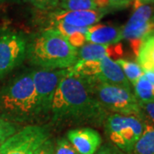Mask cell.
<instances>
[{
	"instance_id": "cell-1",
	"label": "cell",
	"mask_w": 154,
	"mask_h": 154,
	"mask_svg": "<svg viewBox=\"0 0 154 154\" xmlns=\"http://www.w3.org/2000/svg\"><path fill=\"white\" fill-rule=\"evenodd\" d=\"M109 115L95 99L88 82L69 71L56 90L50 117L56 126H101Z\"/></svg>"
},
{
	"instance_id": "cell-2",
	"label": "cell",
	"mask_w": 154,
	"mask_h": 154,
	"mask_svg": "<svg viewBox=\"0 0 154 154\" xmlns=\"http://www.w3.org/2000/svg\"><path fill=\"white\" fill-rule=\"evenodd\" d=\"M0 117L19 125H33L42 119L32 71L19 74L0 87Z\"/></svg>"
},
{
	"instance_id": "cell-3",
	"label": "cell",
	"mask_w": 154,
	"mask_h": 154,
	"mask_svg": "<svg viewBox=\"0 0 154 154\" xmlns=\"http://www.w3.org/2000/svg\"><path fill=\"white\" fill-rule=\"evenodd\" d=\"M27 58L44 69H68L79 61L77 49L58 31L47 28L28 42Z\"/></svg>"
},
{
	"instance_id": "cell-4",
	"label": "cell",
	"mask_w": 154,
	"mask_h": 154,
	"mask_svg": "<svg viewBox=\"0 0 154 154\" xmlns=\"http://www.w3.org/2000/svg\"><path fill=\"white\" fill-rule=\"evenodd\" d=\"M95 99L109 114L134 116L145 121L142 110L131 90L84 78Z\"/></svg>"
},
{
	"instance_id": "cell-5",
	"label": "cell",
	"mask_w": 154,
	"mask_h": 154,
	"mask_svg": "<svg viewBox=\"0 0 154 154\" xmlns=\"http://www.w3.org/2000/svg\"><path fill=\"white\" fill-rule=\"evenodd\" d=\"M69 71L88 80L132 89L121 67L109 57L98 60L78 61L69 69Z\"/></svg>"
},
{
	"instance_id": "cell-6",
	"label": "cell",
	"mask_w": 154,
	"mask_h": 154,
	"mask_svg": "<svg viewBox=\"0 0 154 154\" xmlns=\"http://www.w3.org/2000/svg\"><path fill=\"white\" fill-rule=\"evenodd\" d=\"M104 125L110 141L125 153L132 152L144 129V122L134 116L110 114Z\"/></svg>"
},
{
	"instance_id": "cell-7",
	"label": "cell",
	"mask_w": 154,
	"mask_h": 154,
	"mask_svg": "<svg viewBox=\"0 0 154 154\" xmlns=\"http://www.w3.org/2000/svg\"><path fill=\"white\" fill-rule=\"evenodd\" d=\"M28 41L22 32L0 29V77L11 73L27 58Z\"/></svg>"
},
{
	"instance_id": "cell-8",
	"label": "cell",
	"mask_w": 154,
	"mask_h": 154,
	"mask_svg": "<svg viewBox=\"0 0 154 154\" xmlns=\"http://www.w3.org/2000/svg\"><path fill=\"white\" fill-rule=\"evenodd\" d=\"M51 132L46 125H27L0 146V154H35L50 139Z\"/></svg>"
},
{
	"instance_id": "cell-9",
	"label": "cell",
	"mask_w": 154,
	"mask_h": 154,
	"mask_svg": "<svg viewBox=\"0 0 154 154\" xmlns=\"http://www.w3.org/2000/svg\"><path fill=\"white\" fill-rule=\"evenodd\" d=\"M68 69H44L32 71L33 87L42 119L50 117L52 100L60 82L69 74Z\"/></svg>"
},
{
	"instance_id": "cell-10",
	"label": "cell",
	"mask_w": 154,
	"mask_h": 154,
	"mask_svg": "<svg viewBox=\"0 0 154 154\" xmlns=\"http://www.w3.org/2000/svg\"><path fill=\"white\" fill-rule=\"evenodd\" d=\"M154 32V7L141 5L134 10L132 16L122 27V38L129 42L143 40Z\"/></svg>"
},
{
	"instance_id": "cell-11",
	"label": "cell",
	"mask_w": 154,
	"mask_h": 154,
	"mask_svg": "<svg viewBox=\"0 0 154 154\" xmlns=\"http://www.w3.org/2000/svg\"><path fill=\"white\" fill-rule=\"evenodd\" d=\"M108 9H97L88 11H54L50 12L51 22H62L78 28H88L97 24L108 12Z\"/></svg>"
},
{
	"instance_id": "cell-12",
	"label": "cell",
	"mask_w": 154,
	"mask_h": 154,
	"mask_svg": "<svg viewBox=\"0 0 154 154\" xmlns=\"http://www.w3.org/2000/svg\"><path fill=\"white\" fill-rule=\"evenodd\" d=\"M66 139L79 154H95L102 144L100 134L89 127L70 129Z\"/></svg>"
},
{
	"instance_id": "cell-13",
	"label": "cell",
	"mask_w": 154,
	"mask_h": 154,
	"mask_svg": "<svg viewBox=\"0 0 154 154\" xmlns=\"http://www.w3.org/2000/svg\"><path fill=\"white\" fill-rule=\"evenodd\" d=\"M122 39V27L94 24L88 28L86 40L90 43L99 45H114L120 43Z\"/></svg>"
},
{
	"instance_id": "cell-14",
	"label": "cell",
	"mask_w": 154,
	"mask_h": 154,
	"mask_svg": "<svg viewBox=\"0 0 154 154\" xmlns=\"http://www.w3.org/2000/svg\"><path fill=\"white\" fill-rule=\"evenodd\" d=\"M123 55V47L121 43L114 45H99L94 43H85L77 49L79 61L98 60L105 57H122Z\"/></svg>"
},
{
	"instance_id": "cell-15",
	"label": "cell",
	"mask_w": 154,
	"mask_h": 154,
	"mask_svg": "<svg viewBox=\"0 0 154 154\" xmlns=\"http://www.w3.org/2000/svg\"><path fill=\"white\" fill-rule=\"evenodd\" d=\"M136 57L143 71L154 72V32L144 38Z\"/></svg>"
},
{
	"instance_id": "cell-16",
	"label": "cell",
	"mask_w": 154,
	"mask_h": 154,
	"mask_svg": "<svg viewBox=\"0 0 154 154\" xmlns=\"http://www.w3.org/2000/svg\"><path fill=\"white\" fill-rule=\"evenodd\" d=\"M132 154H154V125L144 121V129L134 146Z\"/></svg>"
},
{
	"instance_id": "cell-17",
	"label": "cell",
	"mask_w": 154,
	"mask_h": 154,
	"mask_svg": "<svg viewBox=\"0 0 154 154\" xmlns=\"http://www.w3.org/2000/svg\"><path fill=\"white\" fill-rule=\"evenodd\" d=\"M134 88V96L139 103L154 101V85L150 82L144 75L138 80Z\"/></svg>"
},
{
	"instance_id": "cell-18",
	"label": "cell",
	"mask_w": 154,
	"mask_h": 154,
	"mask_svg": "<svg viewBox=\"0 0 154 154\" xmlns=\"http://www.w3.org/2000/svg\"><path fill=\"white\" fill-rule=\"evenodd\" d=\"M121 67L125 76L133 87L137 82L138 80L144 75L143 69L138 63L126 59H117L116 61Z\"/></svg>"
},
{
	"instance_id": "cell-19",
	"label": "cell",
	"mask_w": 154,
	"mask_h": 154,
	"mask_svg": "<svg viewBox=\"0 0 154 154\" xmlns=\"http://www.w3.org/2000/svg\"><path fill=\"white\" fill-rule=\"evenodd\" d=\"M59 7L64 11L97 10L94 0H59Z\"/></svg>"
},
{
	"instance_id": "cell-20",
	"label": "cell",
	"mask_w": 154,
	"mask_h": 154,
	"mask_svg": "<svg viewBox=\"0 0 154 154\" xmlns=\"http://www.w3.org/2000/svg\"><path fill=\"white\" fill-rule=\"evenodd\" d=\"M22 128L21 125L6 121L0 117V146L5 142L9 138Z\"/></svg>"
},
{
	"instance_id": "cell-21",
	"label": "cell",
	"mask_w": 154,
	"mask_h": 154,
	"mask_svg": "<svg viewBox=\"0 0 154 154\" xmlns=\"http://www.w3.org/2000/svg\"><path fill=\"white\" fill-rule=\"evenodd\" d=\"M40 11H48L59 7V0H22Z\"/></svg>"
},
{
	"instance_id": "cell-22",
	"label": "cell",
	"mask_w": 154,
	"mask_h": 154,
	"mask_svg": "<svg viewBox=\"0 0 154 154\" xmlns=\"http://www.w3.org/2000/svg\"><path fill=\"white\" fill-rule=\"evenodd\" d=\"M54 154H79L66 138L57 140L55 145Z\"/></svg>"
},
{
	"instance_id": "cell-23",
	"label": "cell",
	"mask_w": 154,
	"mask_h": 154,
	"mask_svg": "<svg viewBox=\"0 0 154 154\" xmlns=\"http://www.w3.org/2000/svg\"><path fill=\"white\" fill-rule=\"evenodd\" d=\"M67 38H68L69 44L71 45L73 47L78 49V48L82 47L83 45L85 44V42H86V34L84 33H82V32H78V33L72 34Z\"/></svg>"
},
{
	"instance_id": "cell-24",
	"label": "cell",
	"mask_w": 154,
	"mask_h": 154,
	"mask_svg": "<svg viewBox=\"0 0 154 154\" xmlns=\"http://www.w3.org/2000/svg\"><path fill=\"white\" fill-rule=\"evenodd\" d=\"M145 117H147L150 122L154 125V101L146 103H139Z\"/></svg>"
},
{
	"instance_id": "cell-25",
	"label": "cell",
	"mask_w": 154,
	"mask_h": 154,
	"mask_svg": "<svg viewBox=\"0 0 154 154\" xmlns=\"http://www.w3.org/2000/svg\"><path fill=\"white\" fill-rule=\"evenodd\" d=\"M55 145L51 140L48 139L35 152V154H54Z\"/></svg>"
},
{
	"instance_id": "cell-26",
	"label": "cell",
	"mask_w": 154,
	"mask_h": 154,
	"mask_svg": "<svg viewBox=\"0 0 154 154\" xmlns=\"http://www.w3.org/2000/svg\"><path fill=\"white\" fill-rule=\"evenodd\" d=\"M95 154H123L120 150L110 144H105V146H100L98 152Z\"/></svg>"
},
{
	"instance_id": "cell-27",
	"label": "cell",
	"mask_w": 154,
	"mask_h": 154,
	"mask_svg": "<svg viewBox=\"0 0 154 154\" xmlns=\"http://www.w3.org/2000/svg\"><path fill=\"white\" fill-rule=\"evenodd\" d=\"M133 0H109L110 9H123L132 4Z\"/></svg>"
},
{
	"instance_id": "cell-28",
	"label": "cell",
	"mask_w": 154,
	"mask_h": 154,
	"mask_svg": "<svg viewBox=\"0 0 154 154\" xmlns=\"http://www.w3.org/2000/svg\"><path fill=\"white\" fill-rule=\"evenodd\" d=\"M134 10L141 5H150L154 4V0H133L132 1Z\"/></svg>"
},
{
	"instance_id": "cell-29",
	"label": "cell",
	"mask_w": 154,
	"mask_h": 154,
	"mask_svg": "<svg viewBox=\"0 0 154 154\" xmlns=\"http://www.w3.org/2000/svg\"><path fill=\"white\" fill-rule=\"evenodd\" d=\"M144 75L148 80L150 82L154 85V72L152 71H144Z\"/></svg>"
},
{
	"instance_id": "cell-30",
	"label": "cell",
	"mask_w": 154,
	"mask_h": 154,
	"mask_svg": "<svg viewBox=\"0 0 154 154\" xmlns=\"http://www.w3.org/2000/svg\"><path fill=\"white\" fill-rule=\"evenodd\" d=\"M22 0H0V2H14V3H19Z\"/></svg>"
}]
</instances>
